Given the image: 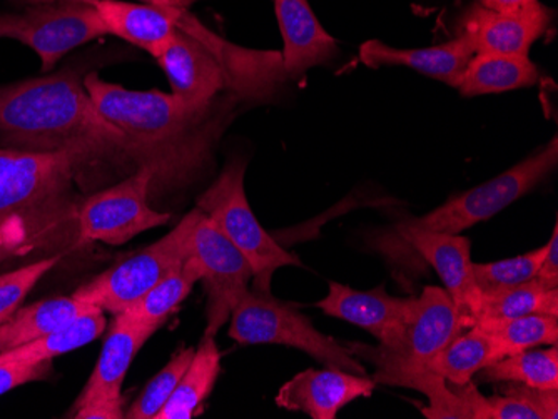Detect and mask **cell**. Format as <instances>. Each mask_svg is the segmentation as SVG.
<instances>
[{"label":"cell","instance_id":"obj_1","mask_svg":"<svg viewBox=\"0 0 558 419\" xmlns=\"http://www.w3.org/2000/svg\"><path fill=\"white\" fill-rule=\"evenodd\" d=\"M84 86L106 121L121 131L137 168L155 171L150 189H178L193 183L213 158L216 143L230 126L240 101L233 94L205 109H191L172 94L131 90L84 76Z\"/></svg>","mask_w":558,"mask_h":419},{"label":"cell","instance_id":"obj_2","mask_svg":"<svg viewBox=\"0 0 558 419\" xmlns=\"http://www.w3.org/2000/svg\"><path fill=\"white\" fill-rule=\"evenodd\" d=\"M0 149L74 152L86 169L131 161L118 127L94 104L77 69L0 87Z\"/></svg>","mask_w":558,"mask_h":419},{"label":"cell","instance_id":"obj_3","mask_svg":"<svg viewBox=\"0 0 558 419\" xmlns=\"http://www.w3.org/2000/svg\"><path fill=\"white\" fill-rule=\"evenodd\" d=\"M83 162L74 152L0 149V248L15 258L80 251V206L75 189Z\"/></svg>","mask_w":558,"mask_h":419},{"label":"cell","instance_id":"obj_4","mask_svg":"<svg viewBox=\"0 0 558 419\" xmlns=\"http://www.w3.org/2000/svg\"><path fill=\"white\" fill-rule=\"evenodd\" d=\"M557 162L558 140L554 137L537 155L523 159L487 183L457 194L428 214L422 218H407L395 226L375 231L368 239V246L372 249L378 248L381 244L397 239L407 231L462 233L482 221L494 218L505 208L519 201L520 197L534 190L542 181L550 176V172L557 168Z\"/></svg>","mask_w":558,"mask_h":419},{"label":"cell","instance_id":"obj_5","mask_svg":"<svg viewBox=\"0 0 558 419\" xmlns=\"http://www.w3.org/2000/svg\"><path fill=\"white\" fill-rule=\"evenodd\" d=\"M246 161L231 159L218 180L201 194L197 208L205 212L226 239L240 249L253 269V289L269 293L272 274L284 266L303 268L296 256L276 243L247 202L244 189Z\"/></svg>","mask_w":558,"mask_h":419},{"label":"cell","instance_id":"obj_6","mask_svg":"<svg viewBox=\"0 0 558 419\" xmlns=\"http://www.w3.org/2000/svg\"><path fill=\"white\" fill-rule=\"evenodd\" d=\"M230 321V336L238 344H283L306 353L326 368L368 374L350 349L319 333L306 316L276 299L271 291H247L231 312Z\"/></svg>","mask_w":558,"mask_h":419},{"label":"cell","instance_id":"obj_7","mask_svg":"<svg viewBox=\"0 0 558 419\" xmlns=\"http://www.w3.org/2000/svg\"><path fill=\"white\" fill-rule=\"evenodd\" d=\"M469 330L454 308L447 291L437 286L423 287L416 296L415 308L403 341L395 349L366 344H350L351 355H359L376 365V384L398 386L404 378L422 373L441 349L462 331Z\"/></svg>","mask_w":558,"mask_h":419},{"label":"cell","instance_id":"obj_8","mask_svg":"<svg viewBox=\"0 0 558 419\" xmlns=\"http://www.w3.org/2000/svg\"><path fill=\"white\" fill-rule=\"evenodd\" d=\"M203 211L193 209L174 230L143 251L122 259L74 291V296L102 311L119 315L136 305L147 291L180 268L190 256L194 224Z\"/></svg>","mask_w":558,"mask_h":419},{"label":"cell","instance_id":"obj_9","mask_svg":"<svg viewBox=\"0 0 558 419\" xmlns=\"http://www.w3.org/2000/svg\"><path fill=\"white\" fill-rule=\"evenodd\" d=\"M105 22L94 4L58 0L31 4L22 12L0 14V39L31 47L44 72H52L75 47L106 36Z\"/></svg>","mask_w":558,"mask_h":419},{"label":"cell","instance_id":"obj_10","mask_svg":"<svg viewBox=\"0 0 558 419\" xmlns=\"http://www.w3.org/2000/svg\"><path fill=\"white\" fill-rule=\"evenodd\" d=\"M153 181V169L137 168L128 180L116 186L83 197L80 237L84 248L93 243L122 246L141 233L166 226L171 214L155 211L149 206Z\"/></svg>","mask_w":558,"mask_h":419},{"label":"cell","instance_id":"obj_11","mask_svg":"<svg viewBox=\"0 0 558 419\" xmlns=\"http://www.w3.org/2000/svg\"><path fill=\"white\" fill-rule=\"evenodd\" d=\"M190 256L201 269L205 283L206 305L205 334L215 336L228 323L231 312L253 283V269L240 249L216 227L203 212L194 224L190 239Z\"/></svg>","mask_w":558,"mask_h":419},{"label":"cell","instance_id":"obj_12","mask_svg":"<svg viewBox=\"0 0 558 419\" xmlns=\"http://www.w3.org/2000/svg\"><path fill=\"white\" fill-rule=\"evenodd\" d=\"M175 27L191 30L205 40L221 65L226 89L238 99H262L275 93L288 79L283 56L276 51H251L234 46L201 24L190 9H168Z\"/></svg>","mask_w":558,"mask_h":419},{"label":"cell","instance_id":"obj_13","mask_svg":"<svg viewBox=\"0 0 558 419\" xmlns=\"http://www.w3.org/2000/svg\"><path fill=\"white\" fill-rule=\"evenodd\" d=\"M168 77L171 94L191 109H205L226 90L221 65L205 40L175 27L155 56Z\"/></svg>","mask_w":558,"mask_h":419},{"label":"cell","instance_id":"obj_14","mask_svg":"<svg viewBox=\"0 0 558 419\" xmlns=\"http://www.w3.org/2000/svg\"><path fill=\"white\" fill-rule=\"evenodd\" d=\"M415 296L397 298L379 286L372 291H354L341 283H329L326 298L316 303L326 316L343 319L363 328L379 341L381 348L395 349L403 341L415 308Z\"/></svg>","mask_w":558,"mask_h":419},{"label":"cell","instance_id":"obj_15","mask_svg":"<svg viewBox=\"0 0 558 419\" xmlns=\"http://www.w3.org/2000/svg\"><path fill=\"white\" fill-rule=\"evenodd\" d=\"M550 21V9L542 4L520 15L497 14L473 4L460 15L454 33L472 47L473 54L529 56Z\"/></svg>","mask_w":558,"mask_h":419},{"label":"cell","instance_id":"obj_16","mask_svg":"<svg viewBox=\"0 0 558 419\" xmlns=\"http://www.w3.org/2000/svg\"><path fill=\"white\" fill-rule=\"evenodd\" d=\"M376 381L368 374L343 369H306L279 387L276 405L288 411H301L313 419H335L338 411L359 398H368Z\"/></svg>","mask_w":558,"mask_h":419},{"label":"cell","instance_id":"obj_17","mask_svg":"<svg viewBox=\"0 0 558 419\" xmlns=\"http://www.w3.org/2000/svg\"><path fill=\"white\" fill-rule=\"evenodd\" d=\"M155 333V328L140 323L128 311L114 315L112 323L109 324L108 336H106L105 346L100 352L99 361L84 386L83 393L80 394V398L75 399L71 411L94 402V399L121 398L122 384L128 377L131 362Z\"/></svg>","mask_w":558,"mask_h":419},{"label":"cell","instance_id":"obj_18","mask_svg":"<svg viewBox=\"0 0 558 419\" xmlns=\"http://www.w3.org/2000/svg\"><path fill=\"white\" fill-rule=\"evenodd\" d=\"M275 11L283 36L281 56L288 77L303 76L337 56V40L323 29L308 0H275Z\"/></svg>","mask_w":558,"mask_h":419},{"label":"cell","instance_id":"obj_19","mask_svg":"<svg viewBox=\"0 0 558 419\" xmlns=\"http://www.w3.org/2000/svg\"><path fill=\"white\" fill-rule=\"evenodd\" d=\"M472 58V47L460 37H454L450 42L440 46L423 49H395L376 39L366 40L360 47V61L368 67L403 65L451 87H459L463 72Z\"/></svg>","mask_w":558,"mask_h":419},{"label":"cell","instance_id":"obj_20","mask_svg":"<svg viewBox=\"0 0 558 419\" xmlns=\"http://www.w3.org/2000/svg\"><path fill=\"white\" fill-rule=\"evenodd\" d=\"M93 4L108 34L140 47L153 58L175 29L168 9L158 5L122 0H94Z\"/></svg>","mask_w":558,"mask_h":419},{"label":"cell","instance_id":"obj_21","mask_svg":"<svg viewBox=\"0 0 558 419\" xmlns=\"http://www.w3.org/2000/svg\"><path fill=\"white\" fill-rule=\"evenodd\" d=\"M96 306L87 305L71 296H58L19 308L4 326H0V353L24 346L54 333L75 318L93 311Z\"/></svg>","mask_w":558,"mask_h":419},{"label":"cell","instance_id":"obj_22","mask_svg":"<svg viewBox=\"0 0 558 419\" xmlns=\"http://www.w3.org/2000/svg\"><path fill=\"white\" fill-rule=\"evenodd\" d=\"M541 81L529 56L473 54L457 89L465 97L525 89Z\"/></svg>","mask_w":558,"mask_h":419},{"label":"cell","instance_id":"obj_23","mask_svg":"<svg viewBox=\"0 0 558 419\" xmlns=\"http://www.w3.org/2000/svg\"><path fill=\"white\" fill-rule=\"evenodd\" d=\"M221 373V353L215 336L203 334L193 361L156 419H191L206 402Z\"/></svg>","mask_w":558,"mask_h":419},{"label":"cell","instance_id":"obj_24","mask_svg":"<svg viewBox=\"0 0 558 419\" xmlns=\"http://www.w3.org/2000/svg\"><path fill=\"white\" fill-rule=\"evenodd\" d=\"M498 361L497 352L488 334L482 328L470 326L426 365L425 371L438 374L451 386L470 383L482 369ZM423 373V371H422Z\"/></svg>","mask_w":558,"mask_h":419},{"label":"cell","instance_id":"obj_25","mask_svg":"<svg viewBox=\"0 0 558 419\" xmlns=\"http://www.w3.org/2000/svg\"><path fill=\"white\" fill-rule=\"evenodd\" d=\"M106 326H108V319H106L105 311L93 309V311L75 318L65 326L59 328L54 333L19 346L11 352L0 353V356L27 362L54 361L59 356L75 352V349L83 348L96 341L100 334L105 333Z\"/></svg>","mask_w":558,"mask_h":419},{"label":"cell","instance_id":"obj_26","mask_svg":"<svg viewBox=\"0 0 558 419\" xmlns=\"http://www.w3.org/2000/svg\"><path fill=\"white\" fill-rule=\"evenodd\" d=\"M475 324L490 337L498 359L538 346H555L558 341V318L555 316L530 315L522 318L485 319Z\"/></svg>","mask_w":558,"mask_h":419},{"label":"cell","instance_id":"obj_27","mask_svg":"<svg viewBox=\"0 0 558 419\" xmlns=\"http://www.w3.org/2000/svg\"><path fill=\"white\" fill-rule=\"evenodd\" d=\"M484 383H517L537 390H558L557 344L505 356L480 371Z\"/></svg>","mask_w":558,"mask_h":419},{"label":"cell","instance_id":"obj_28","mask_svg":"<svg viewBox=\"0 0 558 419\" xmlns=\"http://www.w3.org/2000/svg\"><path fill=\"white\" fill-rule=\"evenodd\" d=\"M197 281H201L199 266L193 256H187L180 268L174 269L153 289L147 291L146 296L131 306L128 312L140 323L158 331L168 321L169 316L190 296Z\"/></svg>","mask_w":558,"mask_h":419},{"label":"cell","instance_id":"obj_29","mask_svg":"<svg viewBox=\"0 0 558 419\" xmlns=\"http://www.w3.org/2000/svg\"><path fill=\"white\" fill-rule=\"evenodd\" d=\"M530 315L558 318V289H547L538 281L532 280L519 286L482 294L475 323L485 319L522 318Z\"/></svg>","mask_w":558,"mask_h":419},{"label":"cell","instance_id":"obj_30","mask_svg":"<svg viewBox=\"0 0 558 419\" xmlns=\"http://www.w3.org/2000/svg\"><path fill=\"white\" fill-rule=\"evenodd\" d=\"M490 419H557L558 390H537L509 383L501 394L487 398Z\"/></svg>","mask_w":558,"mask_h":419},{"label":"cell","instance_id":"obj_31","mask_svg":"<svg viewBox=\"0 0 558 419\" xmlns=\"http://www.w3.org/2000/svg\"><path fill=\"white\" fill-rule=\"evenodd\" d=\"M196 348H183L174 353L168 365L156 374L137 396L136 402L125 411L128 419H156L159 411L174 393L175 386L183 378L184 371L191 365Z\"/></svg>","mask_w":558,"mask_h":419},{"label":"cell","instance_id":"obj_32","mask_svg":"<svg viewBox=\"0 0 558 419\" xmlns=\"http://www.w3.org/2000/svg\"><path fill=\"white\" fill-rule=\"evenodd\" d=\"M545 252H547V244L544 248L515 256V258L504 259V261L487 262V264L473 262V276L480 293L490 294L535 280Z\"/></svg>","mask_w":558,"mask_h":419},{"label":"cell","instance_id":"obj_33","mask_svg":"<svg viewBox=\"0 0 558 419\" xmlns=\"http://www.w3.org/2000/svg\"><path fill=\"white\" fill-rule=\"evenodd\" d=\"M61 261L59 256H50L22 266L11 273L0 274V326L8 323L34 286Z\"/></svg>","mask_w":558,"mask_h":419},{"label":"cell","instance_id":"obj_34","mask_svg":"<svg viewBox=\"0 0 558 419\" xmlns=\"http://www.w3.org/2000/svg\"><path fill=\"white\" fill-rule=\"evenodd\" d=\"M54 361H17L0 356V396L27 383L49 380L54 374Z\"/></svg>","mask_w":558,"mask_h":419},{"label":"cell","instance_id":"obj_35","mask_svg":"<svg viewBox=\"0 0 558 419\" xmlns=\"http://www.w3.org/2000/svg\"><path fill=\"white\" fill-rule=\"evenodd\" d=\"M124 416V396L116 399H94V402L68 412V418L75 419H122Z\"/></svg>","mask_w":558,"mask_h":419},{"label":"cell","instance_id":"obj_36","mask_svg":"<svg viewBox=\"0 0 558 419\" xmlns=\"http://www.w3.org/2000/svg\"><path fill=\"white\" fill-rule=\"evenodd\" d=\"M535 281L547 287V289H558V224L555 223L554 233L547 243V252L544 261L538 269Z\"/></svg>","mask_w":558,"mask_h":419},{"label":"cell","instance_id":"obj_37","mask_svg":"<svg viewBox=\"0 0 558 419\" xmlns=\"http://www.w3.org/2000/svg\"><path fill=\"white\" fill-rule=\"evenodd\" d=\"M476 4L488 9V11L497 12V14L520 15L534 11L541 5V2L538 0H478Z\"/></svg>","mask_w":558,"mask_h":419},{"label":"cell","instance_id":"obj_38","mask_svg":"<svg viewBox=\"0 0 558 419\" xmlns=\"http://www.w3.org/2000/svg\"><path fill=\"white\" fill-rule=\"evenodd\" d=\"M141 2L165 9H190L197 0H141Z\"/></svg>","mask_w":558,"mask_h":419},{"label":"cell","instance_id":"obj_39","mask_svg":"<svg viewBox=\"0 0 558 419\" xmlns=\"http://www.w3.org/2000/svg\"><path fill=\"white\" fill-rule=\"evenodd\" d=\"M9 259H14V256H12L11 252L5 251L4 248H0V264H2V262L9 261Z\"/></svg>","mask_w":558,"mask_h":419},{"label":"cell","instance_id":"obj_40","mask_svg":"<svg viewBox=\"0 0 558 419\" xmlns=\"http://www.w3.org/2000/svg\"><path fill=\"white\" fill-rule=\"evenodd\" d=\"M46 2H58V0H36V4H46ZM74 2H87V4H93L94 0H74Z\"/></svg>","mask_w":558,"mask_h":419},{"label":"cell","instance_id":"obj_41","mask_svg":"<svg viewBox=\"0 0 558 419\" xmlns=\"http://www.w3.org/2000/svg\"><path fill=\"white\" fill-rule=\"evenodd\" d=\"M24 2H27V4H36V0H24Z\"/></svg>","mask_w":558,"mask_h":419}]
</instances>
